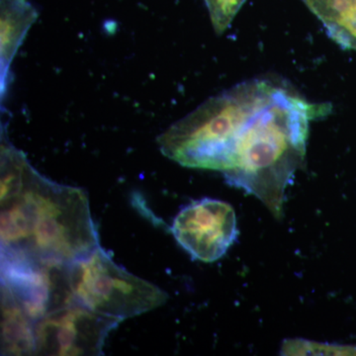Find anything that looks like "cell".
<instances>
[{
	"label": "cell",
	"instance_id": "cell-1",
	"mask_svg": "<svg viewBox=\"0 0 356 356\" xmlns=\"http://www.w3.org/2000/svg\"><path fill=\"white\" fill-rule=\"evenodd\" d=\"M330 111L331 105L310 103L274 77L222 91L217 95L218 172L280 219L287 187L305 163L309 124Z\"/></svg>",
	"mask_w": 356,
	"mask_h": 356
},
{
	"label": "cell",
	"instance_id": "cell-2",
	"mask_svg": "<svg viewBox=\"0 0 356 356\" xmlns=\"http://www.w3.org/2000/svg\"><path fill=\"white\" fill-rule=\"evenodd\" d=\"M1 255L70 264L99 247L88 193L33 168L1 126Z\"/></svg>",
	"mask_w": 356,
	"mask_h": 356
},
{
	"label": "cell",
	"instance_id": "cell-3",
	"mask_svg": "<svg viewBox=\"0 0 356 356\" xmlns=\"http://www.w3.org/2000/svg\"><path fill=\"white\" fill-rule=\"evenodd\" d=\"M69 277L74 301L121 322L156 310L168 298L156 285L115 264L100 245L70 264Z\"/></svg>",
	"mask_w": 356,
	"mask_h": 356
},
{
	"label": "cell",
	"instance_id": "cell-4",
	"mask_svg": "<svg viewBox=\"0 0 356 356\" xmlns=\"http://www.w3.org/2000/svg\"><path fill=\"white\" fill-rule=\"evenodd\" d=\"M119 323L72 302L35 323V355H102L107 337Z\"/></svg>",
	"mask_w": 356,
	"mask_h": 356
},
{
	"label": "cell",
	"instance_id": "cell-5",
	"mask_svg": "<svg viewBox=\"0 0 356 356\" xmlns=\"http://www.w3.org/2000/svg\"><path fill=\"white\" fill-rule=\"evenodd\" d=\"M170 229L192 259L207 264L222 259L238 235L233 206L212 198L187 205L175 216Z\"/></svg>",
	"mask_w": 356,
	"mask_h": 356
},
{
	"label": "cell",
	"instance_id": "cell-6",
	"mask_svg": "<svg viewBox=\"0 0 356 356\" xmlns=\"http://www.w3.org/2000/svg\"><path fill=\"white\" fill-rule=\"evenodd\" d=\"M38 18V11L29 0L0 2V88L1 99L8 90L10 67L14 57Z\"/></svg>",
	"mask_w": 356,
	"mask_h": 356
},
{
	"label": "cell",
	"instance_id": "cell-7",
	"mask_svg": "<svg viewBox=\"0 0 356 356\" xmlns=\"http://www.w3.org/2000/svg\"><path fill=\"white\" fill-rule=\"evenodd\" d=\"M327 34L346 50L356 51V0H303Z\"/></svg>",
	"mask_w": 356,
	"mask_h": 356
},
{
	"label": "cell",
	"instance_id": "cell-8",
	"mask_svg": "<svg viewBox=\"0 0 356 356\" xmlns=\"http://www.w3.org/2000/svg\"><path fill=\"white\" fill-rule=\"evenodd\" d=\"M1 295L2 355H35L34 321L7 293Z\"/></svg>",
	"mask_w": 356,
	"mask_h": 356
},
{
	"label": "cell",
	"instance_id": "cell-9",
	"mask_svg": "<svg viewBox=\"0 0 356 356\" xmlns=\"http://www.w3.org/2000/svg\"><path fill=\"white\" fill-rule=\"evenodd\" d=\"M282 355H356V346L317 343L303 339H285Z\"/></svg>",
	"mask_w": 356,
	"mask_h": 356
},
{
	"label": "cell",
	"instance_id": "cell-10",
	"mask_svg": "<svg viewBox=\"0 0 356 356\" xmlns=\"http://www.w3.org/2000/svg\"><path fill=\"white\" fill-rule=\"evenodd\" d=\"M209 11L211 23L217 34L221 35L233 22L245 0H204Z\"/></svg>",
	"mask_w": 356,
	"mask_h": 356
}]
</instances>
